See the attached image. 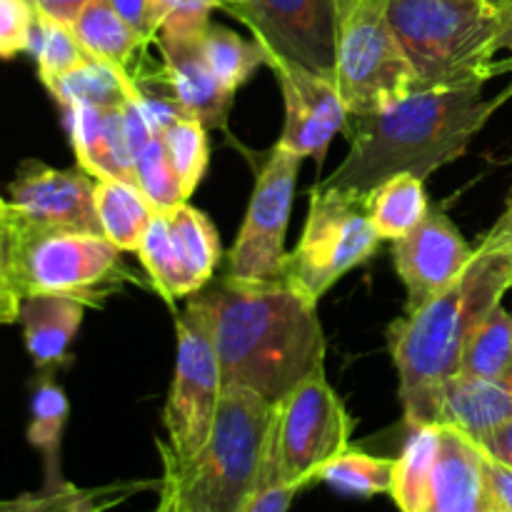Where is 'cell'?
I'll return each instance as SVG.
<instances>
[{
    "label": "cell",
    "instance_id": "obj_1",
    "mask_svg": "<svg viewBox=\"0 0 512 512\" xmlns=\"http://www.w3.org/2000/svg\"><path fill=\"white\" fill-rule=\"evenodd\" d=\"M190 300L208 320L223 388H245L278 405L325 370L318 303L285 278L240 280L225 273Z\"/></svg>",
    "mask_w": 512,
    "mask_h": 512
},
{
    "label": "cell",
    "instance_id": "obj_2",
    "mask_svg": "<svg viewBox=\"0 0 512 512\" xmlns=\"http://www.w3.org/2000/svg\"><path fill=\"white\" fill-rule=\"evenodd\" d=\"M485 83L455 88H420L390 108L348 115V155L325 175L318 188L368 195L393 175L410 173L420 180L443 165L463 158L490 115L510 98L483 95Z\"/></svg>",
    "mask_w": 512,
    "mask_h": 512
},
{
    "label": "cell",
    "instance_id": "obj_3",
    "mask_svg": "<svg viewBox=\"0 0 512 512\" xmlns=\"http://www.w3.org/2000/svg\"><path fill=\"white\" fill-rule=\"evenodd\" d=\"M512 290V250L478 245L458 280L388 328L408 428L438 425L443 390L460 373L465 345Z\"/></svg>",
    "mask_w": 512,
    "mask_h": 512
},
{
    "label": "cell",
    "instance_id": "obj_4",
    "mask_svg": "<svg viewBox=\"0 0 512 512\" xmlns=\"http://www.w3.org/2000/svg\"><path fill=\"white\" fill-rule=\"evenodd\" d=\"M275 405L223 388L208 440L183 468L163 470L158 495L180 512H243L263 478Z\"/></svg>",
    "mask_w": 512,
    "mask_h": 512
},
{
    "label": "cell",
    "instance_id": "obj_5",
    "mask_svg": "<svg viewBox=\"0 0 512 512\" xmlns=\"http://www.w3.org/2000/svg\"><path fill=\"white\" fill-rule=\"evenodd\" d=\"M388 18L423 88L488 83L498 75L500 15L465 0H388Z\"/></svg>",
    "mask_w": 512,
    "mask_h": 512
},
{
    "label": "cell",
    "instance_id": "obj_6",
    "mask_svg": "<svg viewBox=\"0 0 512 512\" xmlns=\"http://www.w3.org/2000/svg\"><path fill=\"white\" fill-rule=\"evenodd\" d=\"M13 288L25 295H68L98 308L133 280L123 265V250L105 235L80 230L35 228L8 218L3 223Z\"/></svg>",
    "mask_w": 512,
    "mask_h": 512
},
{
    "label": "cell",
    "instance_id": "obj_7",
    "mask_svg": "<svg viewBox=\"0 0 512 512\" xmlns=\"http://www.w3.org/2000/svg\"><path fill=\"white\" fill-rule=\"evenodd\" d=\"M333 80L350 115L390 108L423 88L390 25L388 0H338Z\"/></svg>",
    "mask_w": 512,
    "mask_h": 512
},
{
    "label": "cell",
    "instance_id": "obj_8",
    "mask_svg": "<svg viewBox=\"0 0 512 512\" xmlns=\"http://www.w3.org/2000/svg\"><path fill=\"white\" fill-rule=\"evenodd\" d=\"M380 238L365 208V195L348 190H310L308 220L293 253L285 255L283 278L320 303L343 275L378 253Z\"/></svg>",
    "mask_w": 512,
    "mask_h": 512
},
{
    "label": "cell",
    "instance_id": "obj_9",
    "mask_svg": "<svg viewBox=\"0 0 512 512\" xmlns=\"http://www.w3.org/2000/svg\"><path fill=\"white\" fill-rule=\"evenodd\" d=\"M175 340V373L163 408L168 438L158 443L163 470L183 468L198 455L223 395L208 320L193 300H188L183 313L175 315Z\"/></svg>",
    "mask_w": 512,
    "mask_h": 512
},
{
    "label": "cell",
    "instance_id": "obj_10",
    "mask_svg": "<svg viewBox=\"0 0 512 512\" xmlns=\"http://www.w3.org/2000/svg\"><path fill=\"white\" fill-rule=\"evenodd\" d=\"M353 425L325 370L310 375L275 405L273 445L280 480L300 490L315 483V473L350 448Z\"/></svg>",
    "mask_w": 512,
    "mask_h": 512
},
{
    "label": "cell",
    "instance_id": "obj_11",
    "mask_svg": "<svg viewBox=\"0 0 512 512\" xmlns=\"http://www.w3.org/2000/svg\"><path fill=\"white\" fill-rule=\"evenodd\" d=\"M303 158L275 145L260 168L243 228L228 255V275L240 280L283 278L285 235Z\"/></svg>",
    "mask_w": 512,
    "mask_h": 512
},
{
    "label": "cell",
    "instance_id": "obj_12",
    "mask_svg": "<svg viewBox=\"0 0 512 512\" xmlns=\"http://www.w3.org/2000/svg\"><path fill=\"white\" fill-rule=\"evenodd\" d=\"M268 53L333 78L338 0H235L223 5Z\"/></svg>",
    "mask_w": 512,
    "mask_h": 512
},
{
    "label": "cell",
    "instance_id": "obj_13",
    "mask_svg": "<svg viewBox=\"0 0 512 512\" xmlns=\"http://www.w3.org/2000/svg\"><path fill=\"white\" fill-rule=\"evenodd\" d=\"M473 258L475 248L458 225L443 208L430 205L428 215L408 235L393 240V263L408 293L405 313L423 308L435 295L448 290Z\"/></svg>",
    "mask_w": 512,
    "mask_h": 512
},
{
    "label": "cell",
    "instance_id": "obj_14",
    "mask_svg": "<svg viewBox=\"0 0 512 512\" xmlns=\"http://www.w3.org/2000/svg\"><path fill=\"white\" fill-rule=\"evenodd\" d=\"M8 193L10 218L18 223L103 235L95 213V178L83 168L58 170L25 160Z\"/></svg>",
    "mask_w": 512,
    "mask_h": 512
},
{
    "label": "cell",
    "instance_id": "obj_15",
    "mask_svg": "<svg viewBox=\"0 0 512 512\" xmlns=\"http://www.w3.org/2000/svg\"><path fill=\"white\" fill-rule=\"evenodd\" d=\"M285 100V128L278 145L298 158H315L323 165L335 133L348 123V108L333 78L313 73L288 60H268Z\"/></svg>",
    "mask_w": 512,
    "mask_h": 512
},
{
    "label": "cell",
    "instance_id": "obj_16",
    "mask_svg": "<svg viewBox=\"0 0 512 512\" xmlns=\"http://www.w3.org/2000/svg\"><path fill=\"white\" fill-rule=\"evenodd\" d=\"M203 33H160L153 45H158L163 58L165 85L180 108L208 130H228L235 93H230L210 68L203 50Z\"/></svg>",
    "mask_w": 512,
    "mask_h": 512
},
{
    "label": "cell",
    "instance_id": "obj_17",
    "mask_svg": "<svg viewBox=\"0 0 512 512\" xmlns=\"http://www.w3.org/2000/svg\"><path fill=\"white\" fill-rule=\"evenodd\" d=\"M485 453L463 430L440 425V450L423 512H490Z\"/></svg>",
    "mask_w": 512,
    "mask_h": 512
},
{
    "label": "cell",
    "instance_id": "obj_18",
    "mask_svg": "<svg viewBox=\"0 0 512 512\" xmlns=\"http://www.w3.org/2000/svg\"><path fill=\"white\" fill-rule=\"evenodd\" d=\"M63 113L80 168L95 180H125L135 185L133 145L128 138L123 105L95 108L73 103L65 105Z\"/></svg>",
    "mask_w": 512,
    "mask_h": 512
},
{
    "label": "cell",
    "instance_id": "obj_19",
    "mask_svg": "<svg viewBox=\"0 0 512 512\" xmlns=\"http://www.w3.org/2000/svg\"><path fill=\"white\" fill-rule=\"evenodd\" d=\"M88 305L68 295H25L18 323L23 325L25 350L38 370H53L70 355Z\"/></svg>",
    "mask_w": 512,
    "mask_h": 512
},
{
    "label": "cell",
    "instance_id": "obj_20",
    "mask_svg": "<svg viewBox=\"0 0 512 512\" xmlns=\"http://www.w3.org/2000/svg\"><path fill=\"white\" fill-rule=\"evenodd\" d=\"M73 33L93 58L113 65L133 83H145L143 55L148 40L123 18L108 0H90L70 23Z\"/></svg>",
    "mask_w": 512,
    "mask_h": 512
},
{
    "label": "cell",
    "instance_id": "obj_21",
    "mask_svg": "<svg viewBox=\"0 0 512 512\" xmlns=\"http://www.w3.org/2000/svg\"><path fill=\"white\" fill-rule=\"evenodd\" d=\"M508 420H512V393L498 380L455 375L445 385L438 425H453L480 440Z\"/></svg>",
    "mask_w": 512,
    "mask_h": 512
},
{
    "label": "cell",
    "instance_id": "obj_22",
    "mask_svg": "<svg viewBox=\"0 0 512 512\" xmlns=\"http://www.w3.org/2000/svg\"><path fill=\"white\" fill-rule=\"evenodd\" d=\"M68 413V398H65V390L55 383L53 370H40L30 388L28 443L43 458V490H58L68 485V480L63 478V465H60Z\"/></svg>",
    "mask_w": 512,
    "mask_h": 512
},
{
    "label": "cell",
    "instance_id": "obj_23",
    "mask_svg": "<svg viewBox=\"0 0 512 512\" xmlns=\"http://www.w3.org/2000/svg\"><path fill=\"white\" fill-rule=\"evenodd\" d=\"M95 213L100 233L123 253H138L140 240L155 218V208L138 185L125 180H95Z\"/></svg>",
    "mask_w": 512,
    "mask_h": 512
},
{
    "label": "cell",
    "instance_id": "obj_24",
    "mask_svg": "<svg viewBox=\"0 0 512 512\" xmlns=\"http://www.w3.org/2000/svg\"><path fill=\"white\" fill-rule=\"evenodd\" d=\"M365 208L380 240L403 238L430 210L425 180L410 173L393 175L365 195Z\"/></svg>",
    "mask_w": 512,
    "mask_h": 512
},
{
    "label": "cell",
    "instance_id": "obj_25",
    "mask_svg": "<svg viewBox=\"0 0 512 512\" xmlns=\"http://www.w3.org/2000/svg\"><path fill=\"white\" fill-rule=\"evenodd\" d=\"M440 450V425L410 430L403 450L395 458L390 498L400 512H423L433 483L435 460Z\"/></svg>",
    "mask_w": 512,
    "mask_h": 512
},
{
    "label": "cell",
    "instance_id": "obj_26",
    "mask_svg": "<svg viewBox=\"0 0 512 512\" xmlns=\"http://www.w3.org/2000/svg\"><path fill=\"white\" fill-rule=\"evenodd\" d=\"M138 258L153 288L168 305H175L180 298H188L200 290V285L195 283L188 265H185L183 255H180L178 245H175L165 213H155L153 223L148 225L138 245Z\"/></svg>",
    "mask_w": 512,
    "mask_h": 512
},
{
    "label": "cell",
    "instance_id": "obj_27",
    "mask_svg": "<svg viewBox=\"0 0 512 512\" xmlns=\"http://www.w3.org/2000/svg\"><path fill=\"white\" fill-rule=\"evenodd\" d=\"M148 483H113L100 488H78L63 485L58 490H43L18 495L13 500H0V512H108L130 495L143 490Z\"/></svg>",
    "mask_w": 512,
    "mask_h": 512
},
{
    "label": "cell",
    "instance_id": "obj_28",
    "mask_svg": "<svg viewBox=\"0 0 512 512\" xmlns=\"http://www.w3.org/2000/svg\"><path fill=\"white\" fill-rule=\"evenodd\" d=\"M133 85L135 83L128 75L90 55L88 63L58 78L55 83L45 85V88L58 100L60 108L73 103L95 105V108H120L128 100Z\"/></svg>",
    "mask_w": 512,
    "mask_h": 512
},
{
    "label": "cell",
    "instance_id": "obj_29",
    "mask_svg": "<svg viewBox=\"0 0 512 512\" xmlns=\"http://www.w3.org/2000/svg\"><path fill=\"white\" fill-rule=\"evenodd\" d=\"M393 470V458H380V455H370L365 450L345 448L315 473V483H325L345 495L375 498V495H390Z\"/></svg>",
    "mask_w": 512,
    "mask_h": 512
},
{
    "label": "cell",
    "instance_id": "obj_30",
    "mask_svg": "<svg viewBox=\"0 0 512 512\" xmlns=\"http://www.w3.org/2000/svg\"><path fill=\"white\" fill-rule=\"evenodd\" d=\"M165 215H168L170 233H173L175 245H178L190 275H193L195 283L203 290L213 280L220 255H223L220 253L218 230L213 228L208 215H203L198 208L188 203L178 205V208Z\"/></svg>",
    "mask_w": 512,
    "mask_h": 512
},
{
    "label": "cell",
    "instance_id": "obj_31",
    "mask_svg": "<svg viewBox=\"0 0 512 512\" xmlns=\"http://www.w3.org/2000/svg\"><path fill=\"white\" fill-rule=\"evenodd\" d=\"M203 50L213 73L230 93H238L260 65H268V53L258 40H245L223 25L210 23L205 28Z\"/></svg>",
    "mask_w": 512,
    "mask_h": 512
},
{
    "label": "cell",
    "instance_id": "obj_32",
    "mask_svg": "<svg viewBox=\"0 0 512 512\" xmlns=\"http://www.w3.org/2000/svg\"><path fill=\"white\" fill-rule=\"evenodd\" d=\"M512 360V313L505 305H495L488 318L475 328L465 345L460 373L465 378L495 380Z\"/></svg>",
    "mask_w": 512,
    "mask_h": 512
},
{
    "label": "cell",
    "instance_id": "obj_33",
    "mask_svg": "<svg viewBox=\"0 0 512 512\" xmlns=\"http://www.w3.org/2000/svg\"><path fill=\"white\" fill-rule=\"evenodd\" d=\"M28 53L35 58L43 85L55 83L58 78L73 73L75 68L90 60V53L83 48L73 28L68 23H60V20L40 13V10Z\"/></svg>",
    "mask_w": 512,
    "mask_h": 512
},
{
    "label": "cell",
    "instance_id": "obj_34",
    "mask_svg": "<svg viewBox=\"0 0 512 512\" xmlns=\"http://www.w3.org/2000/svg\"><path fill=\"white\" fill-rule=\"evenodd\" d=\"M133 173H135V185H138L140 193L148 198V203L153 205L155 213H170L178 205L188 203L183 193V185H180L178 173H175L173 163H170V155L165 150L163 135L155 133L143 148L135 153L133 158Z\"/></svg>",
    "mask_w": 512,
    "mask_h": 512
},
{
    "label": "cell",
    "instance_id": "obj_35",
    "mask_svg": "<svg viewBox=\"0 0 512 512\" xmlns=\"http://www.w3.org/2000/svg\"><path fill=\"white\" fill-rule=\"evenodd\" d=\"M160 135H163L170 163H173L180 185H183L185 198H190L203 180L205 168H208V128L195 118H180L170 123Z\"/></svg>",
    "mask_w": 512,
    "mask_h": 512
},
{
    "label": "cell",
    "instance_id": "obj_36",
    "mask_svg": "<svg viewBox=\"0 0 512 512\" xmlns=\"http://www.w3.org/2000/svg\"><path fill=\"white\" fill-rule=\"evenodd\" d=\"M215 8H223V0H153L155 38L160 33H203Z\"/></svg>",
    "mask_w": 512,
    "mask_h": 512
},
{
    "label": "cell",
    "instance_id": "obj_37",
    "mask_svg": "<svg viewBox=\"0 0 512 512\" xmlns=\"http://www.w3.org/2000/svg\"><path fill=\"white\" fill-rule=\"evenodd\" d=\"M38 8L33 0H0V58L28 53Z\"/></svg>",
    "mask_w": 512,
    "mask_h": 512
},
{
    "label": "cell",
    "instance_id": "obj_38",
    "mask_svg": "<svg viewBox=\"0 0 512 512\" xmlns=\"http://www.w3.org/2000/svg\"><path fill=\"white\" fill-rule=\"evenodd\" d=\"M298 493L300 488L280 480L278 458H275V448H273V433H270V448H268V455H265L263 478H260L258 490H255L253 498L248 500V505H245L243 512H288Z\"/></svg>",
    "mask_w": 512,
    "mask_h": 512
},
{
    "label": "cell",
    "instance_id": "obj_39",
    "mask_svg": "<svg viewBox=\"0 0 512 512\" xmlns=\"http://www.w3.org/2000/svg\"><path fill=\"white\" fill-rule=\"evenodd\" d=\"M118 15H123L148 43H155V18L153 0H108Z\"/></svg>",
    "mask_w": 512,
    "mask_h": 512
},
{
    "label": "cell",
    "instance_id": "obj_40",
    "mask_svg": "<svg viewBox=\"0 0 512 512\" xmlns=\"http://www.w3.org/2000/svg\"><path fill=\"white\" fill-rule=\"evenodd\" d=\"M485 473H488V488L490 500H493V510L512 512V470L505 465L495 463L485 455Z\"/></svg>",
    "mask_w": 512,
    "mask_h": 512
},
{
    "label": "cell",
    "instance_id": "obj_41",
    "mask_svg": "<svg viewBox=\"0 0 512 512\" xmlns=\"http://www.w3.org/2000/svg\"><path fill=\"white\" fill-rule=\"evenodd\" d=\"M480 445L485 455L495 463L505 465V468L512 470V420L503 423L500 428L490 430L488 435H483L480 440H475Z\"/></svg>",
    "mask_w": 512,
    "mask_h": 512
},
{
    "label": "cell",
    "instance_id": "obj_42",
    "mask_svg": "<svg viewBox=\"0 0 512 512\" xmlns=\"http://www.w3.org/2000/svg\"><path fill=\"white\" fill-rule=\"evenodd\" d=\"M33 3L40 13L50 15V18L70 25L75 18H78V13L90 3V0H33Z\"/></svg>",
    "mask_w": 512,
    "mask_h": 512
},
{
    "label": "cell",
    "instance_id": "obj_43",
    "mask_svg": "<svg viewBox=\"0 0 512 512\" xmlns=\"http://www.w3.org/2000/svg\"><path fill=\"white\" fill-rule=\"evenodd\" d=\"M500 53H508V58L500 60L498 73H503V70L512 73V10H510V13H505L503 18H500V28H498V33H495V38H493V55L498 58ZM508 90L512 93V85Z\"/></svg>",
    "mask_w": 512,
    "mask_h": 512
},
{
    "label": "cell",
    "instance_id": "obj_44",
    "mask_svg": "<svg viewBox=\"0 0 512 512\" xmlns=\"http://www.w3.org/2000/svg\"><path fill=\"white\" fill-rule=\"evenodd\" d=\"M0 300H3V303H10V305H18V308H20V295L15 293L13 280H10L8 248H5L3 225H0Z\"/></svg>",
    "mask_w": 512,
    "mask_h": 512
},
{
    "label": "cell",
    "instance_id": "obj_45",
    "mask_svg": "<svg viewBox=\"0 0 512 512\" xmlns=\"http://www.w3.org/2000/svg\"><path fill=\"white\" fill-rule=\"evenodd\" d=\"M480 5H483L488 13L500 15V18H503L505 13H510V10H512V0H480Z\"/></svg>",
    "mask_w": 512,
    "mask_h": 512
},
{
    "label": "cell",
    "instance_id": "obj_46",
    "mask_svg": "<svg viewBox=\"0 0 512 512\" xmlns=\"http://www.w3.org/2000/svg\"><path fill=\"white\" fill-rule=\"evenodd\" d=\"M18 313H20L18 305H10V303H3V300H0V325L18 323Z\"/></svg>",
    "mask_w": 512,
    "mask_h": 512
},
{
    "label": "cell",
    "instance_id": "obj_47",
    "mask_svg": "<svg viewBox=\"0 0 512 512\" xmlns=\"http://www.w3.org/2000/svg\"><path fill=\"white\" fill-rule=\"evenodd\" d=\"M495 380H498L500 385H505V388H508L510 393H512V360H510L508 368L503 370V375H498V378H495Z\"/></svg>",
    "mask_w": 512,
    "mask_h": 512
},
{
    "label": "cell",
    "instance_id": "obj_48",
    "mask_svg": "<svg viewBox=\"0 0 512 512\" xmlns=\"http://www.w3.org/2000/svg\"><path fill=\"white\" fill-rule=\"evenodd\" d=\"M480 245H503V248L512 250V233L503 235V238H498V240H480Z\"/></svg>",
    "mask_w": 512,
    "mask_h": 512
},
{
    "label": "cell",
    "instance_id": "obj_49",
    "mask_svg": "<svg viewBox=\"0 0 512 512\" xmlns=\"http://www.w3.org/2000/svg\"><path fill=\"white\" fill-rule=\"evenodd\" d=\"M500 218H503L505 225H512V190H510L508 200H505V208H503V215H500Z\"/></svg>",
    "mask_w": 512,
    "mask_h": 512
},
{
    "label": "cell",
    "instance_id": "obj_50",
    "mask_svg": "<svg viewBox=\"0 0 512 512\" xmlns=\"http://www.w3.org/2000/svg\"><path fill=\"white\" fill-rule=\"evenodd\" d=\"M153 512H180V510L175 508L168 498H158V508H155Z\"/></svg>",
    "mask_w": 512,
    "mask_h": 512
},
{
    "label": "cell",
    "instance_id": "obj_51",
    "mask_svg": "<svg viewBox=\"0 0 512 512\" xmlns=\"http://www.w3.org/2000/svg\"><path fill=\"white\" fill-rule=\"evenodd\" d=\"M8 218H10V203L0 198V225H3Z\"/></svg>",
    "mask_w": 512,
    "mask_h": 512
},
{
    "label": "cell",
    "instance_id": "obj_52",
    "mask_svg": "<svg viewBox=\"0 0 512 512\" xmlns=\"http://www.w3.org/2000/svg\"><path fill=\"white\" fill-rule=\"evenodd\" d=\"M228 3H235V0H223V5H228ZM220 10H223V8H220Z\"/></svg>",
    "mask_w": 512,
    "mask_h": 512
},
{
    "label": "cell",
    "instance_id": "obj_53",
    "mask_svg": "<svg viewBox=\"0 0 512 512\" xmlns=\"http://www.w3.org/2000/svg\"><path fill=\"white\" fill-rule=\"evenodd\" d=\"M465 3H480V0H465Z\"/></svg>",
    "mask_w": 512,
    "mask_h": 512
},
{
    "label": "cell",
    "instance_id": "obj_54",
    "mask_svg": "<svg viewBox=\"0 0 512 512\" xmlns=\"http://www.w3.org/2000/svg\"><path fill=\"white\" fill-rule=\"evenodd\" d=\"M490 512H505V510H490Z\"/></svg>",
    "mask_w": 512,
    "mask_h": 512
}]
</instances>
